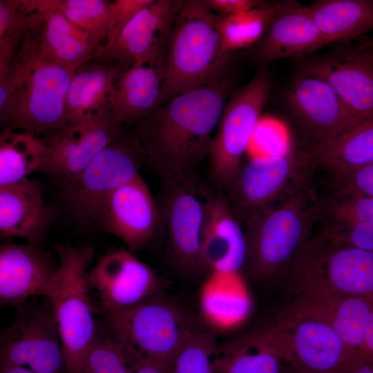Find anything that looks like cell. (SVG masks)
Masks as SVG:
<instances>
[{"mask_svg":"<svg viewBox=\"0 0 373 373\" xmlns=\"http://www.w3.org/2000/svg\"><path fill=\"white\" fill-rule=\"evenodd\" d=\"M234 82L229 75L217 83L181 93L136 124L134 135L144 158L166 183L191 173L209 156L213 130Z\"/></svg>","mask_w":373,"mask_h":373,"instance_id":"1","label":"cell"},{"mask_svg":"<svg viewBox=\"0 0 373 373\" xmlns=\"http://www.w3.org/2000/svg\"><path fill=\"white\" fill-rule=\"evenodd\" d=\"M321 200L302 183L281 200L245 222L247 257L244 267L258 281L285 282L319 222Z\"/></svg>","mask_w":373,"mask_h":373,"instance_id":"2","label":"cell"},{"mask_svg":"<svg viewBox=\"0 0 373 373\" xmlns=\"http://www.w3.org/2000/svg\"><path fill=\"white\" fill-rule=\"evenodd\" d=\"M218 15L206 0H184L164 56L159 107L189 90L213 84L230 75L233 54L224 50Z\"/></svg>","mask_w":373,"mask_h":373,"instance_id":"3","label":"cell"},{"mask_svg":"<svg viewBox=\"0 0 373 373\" xmlns=\"http://www.w3.org/2000/svg\"><path fill=\"white\" fill-rule=\"evenodd\" d=\"M36 32H28L17 55V68L3 131H23L45 143L66 125L68 92L75 72L39 49Z\"/></svg>","mask_w":373,"mask_h":373,"instance_id":"4","label":"cell"},{"mask_svg":"<svg viewBox=\"0 0 373 373\" xmlns=\"http://www.w3.org/2000/svg\"><path fill=\"white\" fill-rule=\"evenodd\" d=\"M58 268L46 297L55 318L66 372L80 373L84 356L97 332L87 273L95 250L90 245L57 244Z\"/></svg>","mask_w":373,"mask_h":373,"instance_id":"5","label":"cell"},{"mask_svg":"<svg viewBox=\"0 0 373 373\" xmlns=\"http://www.w3.org/2000/svg\"><path fill=\"white\" fill-rule=\"evenodd\" d=\"M262 331L300 373H348L365 358L327 322L289 305Z\"/></svg>","mask_w":373,"mask_h":373,"instance_id":"6","label":"cell"},{"mask_svg":"<svg viewBox=\"0 0 373 373\" xmlns=\"http://www.w3.org/2000/svg\"><path fill=\"white\" fill-rule=\"evenodd\" d=\"M104 314L111 334L137 360L171 363L198 327L182 309L157 295Z\"/></svg>","mask_w":373,"mask_h":373,"instance_id":"7","label":"cell"},{"mask_svg":"<svg viewBox=\"0 0 373 373\" xmlns=\"http://www.w3.org/2000/svg\"><path fill=\"white\" fill-rule=\"evenodd\" d=\"M289 291L314 288L373 300V251L314 236L288 274Z\"/></svg>","mask_w":373,"mask_h":373,"instance_id":"8","label":"cell"},{"mask_svg":"<svg viewBox=\"0 0 373 373\" xmlns=\"http://www.w3.org/2000/svg\"><path fill=\"white\" fill-rule=\"evenodd\" d=\"M270 87L264 66L248 84L233 90L227 102L209 155L211 176L222 189L229 190L238 176Z\"/></svg>","mask_w":373,"mask_h":373,"instance_id":"9","label":"cell"},{"mask_svg":"<svg viewBox=\"0 0 373 373\" xmlns=\"http://www.w3.org/2000/svg\"><path fill=\"white\" fill-rule=\"evenodd\" d=\"M143 160L135 135L123 132L82 171L62 182L67 205L80 220L100 222L111 196L140 175Z\"/></svg>","mask_w":373,"mask_h":373,"instance_id":"10","label":"cell"},{"mask_svg":"<svg viewBox=\"0 0 373 373\" xmlns=\"http://www.w3.org/2000/svg\"><path fill=\"white\" fill-rule=\"evenodd\" d=\"M191 175L167 183L169 192L159 210L157 231L164 235L176 265L186 272L196 273L207 269L202 244L211 190L198 184Z\"/></svg>","mask_w":373,"mask_h":373,"instance_id":"11","label":"cell"},{"mask_svg":"<svg viewBox=\"0 0 373 373\" xmlns=\"http://www.w3.org/2000/svg\"><path fill=\"white\" fill-rule=\"evenodd\" d=\"M310 169L309 151L252 155L229 189L236 215L245 221L273 205L285 191L291 192L308 180Z\"/></svg>","mask_w":373,"mask_h":373,"instance_id":"12","label":"cell"},{"mask_svg":"<svg viewBox=\"0 0 373 373\" xmlns=\"http://www.w3.org/2000/svg\"><path fill=\"white\" fill-rule=\"evenodd\" d=\"M23 308L0 338L1 363L25 366L35 373L66 371L64 349L50 304Z\"/></svg>","mask_w":373,"mask_h":373,"instance_id":"13","label":"cell"},{"mask_svg":"<svg viewBox=\"0 0 373 373\" xmlns=\"http://www.w3.org/2000/svg\"><path fill=\"white\" fill-rule=\"evenodd\" d=\"M182 0H151L111 43L101 45L93 58L111 60L122 68L164 58Z\"/></svg>","mask_w":373,"mask_h":373,"instance_id":"14","label":"cell"},{"mask_svg":"<svg viewBox=\"0 0 373 373\" xmlns=\"http://www.w3.org/2000/svg\"><path fill=\"white\" fill-rule=\"evenodd\" d=\"M86 278L104 314L136 305L157 295L160 288L154 271L124 248L107 251L89 269Z\"/></svg>","mask_w":373,"mask_h":373,"instance_id":"15","label":"cell"},{"mask_svg":"<svg viewBox=\"0 0 373 373\" xmlns=\"http://www.w3.org/2000/svg\"><path fill=\"white\" fill-rule=\"evenodd\" d=\"M300 73L327 82L356 122L373 115V46L338 48L305 61Z\"/></svg>","mask_w":373,"mask_h":373,"instance_id":"16","label":"cell"},{"mask_svg":"<svg viewBox=\"0 0 373 373\" xmlns=\"http://www.w3.org/2000/svg\"><path fill=\"white\" fill-rule=\"evenodd\" d=\"M123 132V128L112 121L110 110L66 124L46 143V156L39 171L61 182L69 180Z\"/></svg>","mask_w":373,"mask_h":373,"instance_id":"17","label":"cell"},{"mask_svg":"<svg viewBox=\"0 0 373 373\" xmlns=\"http://www.w3.org/2000/svg\"><path fill=\"white\" fill-rule=\"evenodd\" d=\"M40 244L4 242L0 247V305L20 306L46 296L58 268Z\"/></svg>","mask_w":373,"mask_h":373,"instance_id":"18","label":"cell"},{"mask_svg":"<svg viewBox=\"0 0 373 373\" xmlns=\"http://www.w3.org/2000/svg\"><path fill=\"white\" fill-rule=\"evenodd\" d=\"M327 42L318 30L309 6L296 1L278 3L262 38L252 48L253 57L262 64L283 58H303Z\"/></svg>","mask_w":373,"mask_h":373,"instance_id":"19","label":"cell"},{"mask_svg":"<svg viewBox=\"0 0 373 373\" xmlns=\"http://www.w3.org/2000/svg\"><path fill=\"white\" fill-rule=\"evenodd\" d=\"M158 221L159 209L139 175L113 193L100 223L132 252L141 249L153 239Z\"/></svg>","mask_w":373,"mask_h":373,"instance_id":"20","label":"cell"},{"mask_svg":"<svg viewBox=\"0 0 373 373\" xmlns=\"http://www.w3.org/2000/svg\"><path fill=\"white\" fill-rule=\"evenodd\" d=\"M286 100L316 144L356 122L334 89L316 76L300 73L287 90Z\"/></svg>","mask_w":373,"mask_h":373,"instance_id":"21","label":"cell"},{"mask_svg":"<svg viewBox=\"0 0 373 373\" xmlns=\"http://www.w3.org/2000/svg\"><path fill=\"white\" fill-rule=\"evenodd\" d=\"M290 292L288 305L325 321L348 345L361 354L373 300L314 288Z\"/></svg>","mask_w":373,"mask_h":373,"instance_id":"22","label":"cell"},{"mask_svg":"<svg viewBox=\"0 0 373 373\" xmlns=\"http://www.w3.org/2000/svg\"><path fill=\"white\" fill-rule=\"evenodd\" d=\"M202 256L209 271H241L247 257L245 232L229 200L211 191L202 237Z\"/></svg>","mask_w":373,"mask_h":373,"instance_id":"23","label":"cell"},{"mask_svg":"<svg viewBox=\"0 0 373 373\" xmlns=\"http://www.w3.org/2000/svg\"><path fill=\"white\" fill-rule=\"evenodd\" d=\"M40 183L29 178L0 186V235L40 244L52 223Z\"/></svg>","mask_w":373,"mask_h":373,"instance_id":"24","label":"cell"},{"mask_svg":"<svg viewBox=\"0 0 373 373\" xmlns=\"http://www.w3.org/2000/svg\"><path fill=\"white\" fill-rule=\"evenodd\" d=\"M164 73V58L124 68L110 100L112 121L123 128L137 124L157 107Z\"/></svg>","mask_w":373,"mask_h":373,"instance_id":"25","label":"cell"},{"mask_svg":"<svg viewBox=\"0 0 373 373\" xmlns=\"http://www.w3.org/2000/svg\"><path fill=\"white\" fill-rule=\"evenodd\" d=\"M202 318L213 329L226 332L249 316L251 300L241 271H209L199 294Z\"/></svg>","mask_w":373,"mask_h":373,"instance_id":"26","label":"cell"},{"mask_svg":"<svg viewBox=\"0 0 373 373\" xmlns=\"http://www.w3.org/2000/svg\"><path fill=\"white\" fill-rule=\"evenodd\" d=\"M35 1L42 12L36 32L39 49L55 62L76 72L93 59L101 44L52 8L50 0Z\"/></svg>","mask_w":373,"mask_h":373,"instance_id":"27","label":"cell"},{"mask_svg":"<svg viewBox=\"0 0 373 373\" xmlns=\"http://www.w3.org/2000/svg\"><path fill=\"white\" fill-rule=\"evenodd\" d=\"M122 70L116 62L100 57L78 68L67 95L66 124L109 110L115 82Z\"/></svg>","mask_w":373,"mask_h":373,"instance_id":"28","label":"cell"},{"mask_svg":"<svg viewBox=\"0 0 373 373\" xmlns=\"http://www.w3.org/2000/svg\"><path fill=\"white\" fill-rule=\"evenodd\" d=\"M309 152L311 167H322L334 176L373 163V115L316 144Z\"/></svg>","mask_w":373,"mask_h":373,"instance_id":"29","label":"cell"},{"mask_svg":"<svg viewBox=\"0 0 373 373\" xmlns=\"http://www.w3.org/2000/svg\"><path fill=\"white\" fill-rule=\"evenodd\" d=\"M309 8L328 44L356 38L373 28V0H319Z\"/></svg>","mask_w":373,"mask_h":373,"instance_id":"30","label":"cell"},{"mask_svg":"<svg viewBox=\"0 0 373 373\" xmlns=\"http://www.w3.org/2000/svg\"><path fill=\"white\" fill-rule=\"evenodd\" d=\"M285 361L262 330L218 349L215 373H281Z\"/></svg>","mask_w":373,"mask_h":373,"instance_id":"31","label":"cell"},{"mask_svg":"<svg viewBox=\"0 0 373 373\" xmlns=\"http://www.w3.org/2000/svg\"><path fill=\"white\" fill-rule=\"evenodd\" d=\"M46 143L26 132L2 131L0 137V186L28 178L40 171L46 156Z\"/></svg>","mask_w":373,"mask_h":373,"instance_id":"32","label":"cell"},{"mask_svg":"<svg viewBox=\"0 0 373 373\" xmlns=\"http://www.w3.org/2000/svg\"><path fill=\"white\" fill-rule=\"evenodd\" d=\"M41 20L34 0H0V69L15 59L25 36L37 31Z\"/></svg>","mask_w":373,"mask_h":373,"instance_id":"33","label":"cell"},{"mask_svg":"<svg viewBox=\"0 0 373 373\" xmlns=\"http://www.w3.org/2000/svg\"><path fill=\"white\" fill-rule=\"evenodd\" d=\"M263 3L248 11L227 16L218 15L222 46L228 52L254 46L265 33L278 8Z\"/></svg>","mask_w":373,"mask_h":373,"instance_id":"34","label":"cell"},{"mask_svg":"<svg viewBox=\"0 0 373 373\" xmlns=\"http://www.w3.org/2000/svg\"><path fill=\"white\" fill-rule=\"evenodd\" d=\"M138 361L113 335L97 334L84 356L80 373H135Z\"/></svg>","mask_w":373,"mask_h":373,"instance_id":"35","label":"cell"},{"mask_svg":"<svg viewBox=\"0 0 373 373\" xmlns=\"http://www.w3.org/2000/svg\"><path fill=\"white\" fill-rule=\"evenodd\" d=\"M50 6L102 45L106 39L111 1L50 0Z\"/></svg>","mask_w":373,"mask_h":373,"instance_id":"36","label":"cell"},{"mask_svg":"<svg viewBox=\"0 0 373 373\" xmlns=\"http://www.w3.org/2000/svg\"><path fill=\"white\" fill-rule=\"evenodd\" d=\"M218 349L213 336L198 327L173 357L169 373H215Z\"/></svg>","mask_w":373,"mask_h":373,"instance_id":"37","label":"cell"},{"mask_svg":"<svg viewBox=\"0 0 373 373\" xmlns=\"http://www.w3.org/2000/svg\"><path fill=\"white\" fill-rule=\"evenodd\" d=\"M323 202L332 209L354 218L373 230V198L333 193L328 200Z\"/></svg>","mask_w":373,"mask_h":373,"instance_id":"38","label":"cell"},{"mask_svg":"<svg viewBox=\"0 0 373 373\" xmlns=\"http://www.w3.org/2000/svg\"><path fill=\"white\" fill-rule=\"evenodd\" d=\"M373 198V163L334 176V192Z\"/></svg>","mask_w":373,"mask_h":373,"instance_id":"39","label":"cell"},{"mask_svg":"<svg viewBox=\"0 0 373 373\" xmlns=\"http://www.w3.org/2000/svg\"><path fill=\"white\" fill-rule=\"evenodd\" d=\"M151 1H111L108 32L104 44L112 42L132 18Z\"/></svg>","mask_w":373,"mask_h":373,"instance_id":"40","label":"cell"},{"mask_svg":"<svg viewBox=\"0 0 373 373\" xmlns=\"http://www.w3.org/2000/svg\"><path fill=\"white\" fill-rule=\"evenodd\" d=\"M212 11L222 16L248 11L262 4L257 0H206Z\"/></svg>","mask_w":373,"mask_h":373,"instance_id":"41","label":"cell"},{"mask_svg":"<svg viewBox=\"0 0 373 373\" xmlns=\"http://www.w3.org/2000/svg\"><path fill=\"white\" fill-rule=\"evenodd\" d=\"M170 364L150 359H140L135 373H169Z\"/></svg>","mask_w":373,"mask_h":373,"instance_id":"42","label":"cell"},{"mask_svg":"<svg viewBox=\"0 0 373 373\" xmlns=\"http://www.w3.org/2000/svg\"><path fill=\"white\" fill-rule=\"evenodd\" d=\"M361 354L365 358L373 361V311L367 328Z\"/></svg>","mask_w":373,"mask_h":373,"instance_id":"43","label":"cell"},{"mask_svg":"<svg viewBox=\"0 0 373 373\" xmlns=\"http://www.w3.org/2000/svg\"><path fill=\"white\" fill-rule=\"evenodd\" d=\"M0 373H35L27 367L1 363Z\"/></svg>","mask_w":373,"mask_h":373,"instance_id":"44","label":"cell"},{"mask_svg":"<svg viewBox=\"0 0 373 373\" xmlns=\"http://www.w3.org/2000/svg\"><path fill=\"white\" fill-rule=\"evenodd\" d=\"M348 373H373V361L365 358L354 369Z\"/></svg>","mask_w":373,"mask_h":373,"instance_id":"45","label":"cell"},{"mask_svg":"<svg viewBox=\"0 0 373 373\" xmlns=\"http://www.w3.org/2000/svg\"><path fill=\"white\" fill-rule=\"evenodd\" d=\"M281 373H300L291 365L286 363Z\"/></svg>","mask_w":373,"mask_h":373,"instance_id":"46","label":"cell"},{"mask_svg":"<svg viewBox=\"0 0 373 373\" xmlns=\"http://www.w3.org/2000/svg\"><path fill=\"white\" fill-rule=\"evenodd\" d=\"M364 45L368 46H373V39L363 43Z\"/></svg>","mask_w":373,"mask_h":373,"instance_id":"47","label":"cell"}]
</instances>
